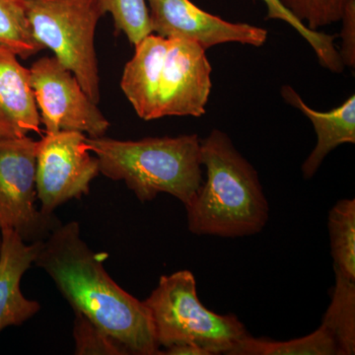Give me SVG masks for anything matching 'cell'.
Wrapping results in <instances>:
<instances>
[{
	"mask_svg": "<svg viewBox=\"0 0 355 355\" xmlns=\"http://www.w3.org/2000/svg\"><path fill=\"white\" fill-rule=\"evenodd\" d=\"M76 221L60 224L40 242L34 263L50 275L74 312L80 313L121 343L128 354L160 352L148 308L123 291L103 266Z\"/></svg>",
	"mask_w": 355,
	"mask_h": 355,
	"instance_id": "1",
	"label": "cell"
},
{
	"mask_svg": "<svg viewBox=\"0 0 355 355\" xmlns=\"http://www.w3.org/2000/svg\"><path fill=\"white\" fill-rule=\"evenodd\" d=\"M205 181L184 205L193 234L239 238L258 234L268 220V202L254 166L227 133L214 128L200 139Z\"/></svg>",
	"mask_w": 355,
	"mask_h": 355,
	"instance_id": "2",
	"label": "cell"
},
{
	"mask_svg": "<svg viewBox=\"0 0 355 355\" xmlns=\"http://www.w3.org/2000/svg\"><path fill=\"white\" fill-rule=\"evenodd\" d=\"M90 153L99 161L100 173L123 181L139 202L168 193L189 205L202 186L200 139L198 135L116 140L86 137Z\"/></svg>",
	"mask_w": 355,
	"mask_h": 355,
	"instance_id": "3",
	"label": "cell"
},
{
	"mask_svg": "<svg viewBox=\"0 0 355 355\" xmlns=\"http://www.w3.org/2000/svg\"><path fill=\"white\" fill-rule=\"evenodd\" d=\"M144 302L150 313L158 345L165 349L189 343L209 355H229L250 336L235 315H219L205 307L190 270L161 277Z\"/></svg>",
	"mask_w": 355,
	"mask_h": 355,
	"instance_id": "4",
	"label": "cell"
},
{
	"mask_svg": "<svg viewBox=\"0 0 355 355\" xmlns=\"http://www.w3.org/2000/svg\"><path fill=\"white\" fill-rule=\"evenodd\" d=\"M20 1L36 41L55 53L98 105L101 95L94 42L98 22L106 14L101 0Z\"/></svg>",
	"mask_w": 355,
	"mask_h": 355,
	"instance_id": "5",
	"label": "cell"
},
{
	"mask_svg": "<svg viewBox=\"0 0 355 355\" xmlns=\"http://www.w3.org/2000/svg\"><path fill=\"white\" fill-rule=\"evenodd\" d=\"M37 150L29 137L0 139V231L10 229L28 244L44 241L62 224L36 207Z\"/></svg>",
	"mask_w": 355,
	"mask_h": 355,
	"instance_id": "6",
	"label": "cell"
},
{
	"mask_svg": "<svg viewBox=\"0 0 355 355\" xmlns=\"http://www.w3.org/2000/svg\"><path fill=\"white\" fill-rule=\"evenodd\" d=\"M29 69L44 133L74 130L90 137L105 135L109 121L57 58H40Z\"/></svg>",
	"mask_w": 355,
	"mask_h": 355,
	"instance_id": "7",
	"label": "cell"
},
{
	"mask_svg": "<svg viewBox=\"0 0 355 355\" xmlns=\"http://www.w3.org/2000/svg\"><path fill=\"white\" fill-rule=\"evenodd\" d=\"M99 173V161L91 155L83 132L46 133L37 150V196L42 211L53 214L60 205L88 195Z\"/></svg>",
	"mask_w": 355,
	"mask_h": 355,
	"instance_id": "8",
	"label": "cell"
},
{
	"mask_svg": "<svg viewBox=\"0 0 355 355\" xmlns=\"http://www.w3.org/2000/svg\"><path fill=\"white\" fill-rule=\"evenodd\" d=\"M168 40L159 79L156 116H202L207 112L212 88V67L207 51L191 40Z\"/></svg>",
	"mask_w": 355,
	"mask_h": 355,
	"instance_id": "9",
	"label": "cell"
},
{
	"mask_svg": "<svg viewBox=\"0 0 355 355\" xmlns=\"http://www.w3.org/2000/svg\"><path fill=\"white\" fill-rule=\"evenodd\" d=\"M153 34L191 40L205 51L227 43L261 46L268 31L258 26L233 23L207 12L191 0H146Z\"/></svg>",
	"mask_w": 355,
	"mask_h": 355,
	"instance_id": "10",
	"label": "cell"
},
{
	"mask_svg": "<svg viewBox=\"0 0 355 355\" xmlns=\"http://www.w3.org/2000/svg\"><path fill=\"white\" fill-rule=\"evenodd\" d=\"M17 58L14 51L0 44V139L43 133L30 69Z\"/></svg>",
	"mask_w": 355,
	"mask_h": 355,
	"instance_id": "11",
	"label": "cell"
},
{
	"mask_svg": "<svg viewBox=\"0 0 355 355\" xmlns=\"http://www.w3.org/2000/svg\"><path fill=\"white\" fill-rule=\"evenodd\" d=\"M1 239L0 331L21 326L41 309L38 301L26 298L20 287L23 275L34 263L40 242L28 244L10 229L1 230Z\"/></svg>",
	"mask_w": 355,
	"mask_h": 355,
	"instance_id": "12",
	"label": "cell"
},
{
	"mask_svg": "<svg viewBox=\"0 0 355 355\" xmlns=\"http://www.w3.org/2000/svg\"><path fill=\"white\" fill-rule=\"evenodd\" d=\"M280 93L287 104L309 119L316 132V146L301 168L303 178L311 179L331 151L342 144H355V95L331 111L319 112L308 106L291 85L282 86Z\"/></svg>",
	"mask_w": 355,
	"mask_h": 355,
	"instance_id": "13",
	"label": "cell"
},
{
	"mask_svg": "<svg viewBox=\"0 0 355 355\" xmlns=\"http://www.w3.org/2000/svg\"><path fill=\"white\" fill-rule=\"evenodd\" d=\"M169 40L147 35L135 44V55L125 64L121 87L135 113L144 121L157 120V95L161 69Z\"/></svg>",
	"mask_w": 355,
	"mask_h": 355,
	"instance_id": "14",
	"label": "cell"
},
{
	"mask_svg": "<svg viewBox=\"0 0 355 355\" xmlns=\"http://www.w3.org/2000/svg\"><path fill=\"white\" fill-rule=\"evenodd\" d=\"M229 355H340L336 338L321 324L316 331L302 338L286 342L256 338L250 335Z\"/></svg>",
	"mask_w": 355,
	"mask_h": 355,
	"instance_id": "15",
	"label": "cell"
},
{
	"mask_svg": "<svg viewBox=\"0 0 355 355\" xmlns=\"http://www.w3.org/2000/svg\"><path fill=\"white\" fill-rule=\"evenodd\" d=\"M335 270L336 286L324 324L336 338L340 355L355 354V280Z\"/></svg>",
	"mask_w": 355,
	"mask_h": 355,
	"instance_id": "16",
	"label": "cell"
},
{
	"mask_svg": "<svg viewBox=\"0 0 355 355\" xmlns=\"http://www.w3.org/2000/svg\"><path fill=\"white\" fill-rule=\"evenodd\" d=\"M334 268L355 280V200H342L329 212Z\"/></svg>",
	"mask_w": 355,
	"mask_h": 355,
	"instance_id": "17",
	"label": "cell"
},
{
	"mask_svg": "<svg viewBox=\"0 0 355 355\" xmlns=\"http://www.w3.org/2000/svg\"><path fill=\"white\" fill-rule=\"evenodd\" d=\"M266 6V19L282 20L291 25L297 31L303 39L307 41L312 50L316 53L318 62L324 69L330 70L333 73H342L345 69L340 53L336 50L335 35L326 34L324 32L314 31L299 21L286 8L280 0H261Z\"/></svg>",
	"mask_w": 355,
	"mask_h": 355,
	"instance_id": "18",
	"label": "cell"
},
{
	"mask_svg": "<svg viewBox=\"0 0 355 355\" xmlns=\"http://www.w3.org/2000/svg\"><path fill=\"white\" fill-rule=\"evenodd\" d=\"M0 44L23 60L44 50L33 36L20 0H0Z\"/></svg>",
	"mask_w": 355,
	"mask_h": 355,
	"instance_id": "19",
	"label": "cell"
},
{
	"mask_svg": "<svg viewBox=\"0 0 355 355\" xmlns=\"http://www.w3.org/2000/svg\"><path fill=\"white\" fill-rule=\"evenodd\" d=\"M101 2L105 12L113 16L116 34H125L133 46L153 33L146 0H101Z\"/></svg>",
	"mask_w": 355,
	"mask_h": 355,
	"instance_id": "20",
	"label": "cell"
},
{
	"mask_svg": "<svg viewBox=\"0 0 355 355\" xmlns=\"http://www.w3.org/2000/svg\"><path fill=\"white\" fill-rule=\"evenodd\" d=\"M299 21L311 30L340 22L349 0H280Z\"/></svg>",
	"mask_w": 355,
	"mask_h": 355,
	"instance_id": "21",
	"label": "cell"
},
{
	"mask_svg": "<svg viewBox=\"0 0 355 355\" xmlns=\"http://www.w3.org/2000/svg\"><path fill=\"white\" fill-rule=\"evenodd\" d=\"M76 354L127 355L128 350L80 313L74 312Z\"/></svg>",
	"mask_w": 355,
	"mask_h": 355,
	"instance_id": "22",
	"label": "cell"
},
{
	"mask_svg": "<svg viewBox=\"0 0 355 355\" xmlns=\"http://www.w3.org/2000/svg\"><path fill=\"white\" fill-rule=\"evenodd\" d=\"M343 23L340 31V60L343 65L354 69L355 67V0H349L345 7V10L340 18Z\"/></svg>",
	"mask_w": 355,
	"mask_h": 355,
	"instance_id": "23",
	"label": "cell"
},
{
	"mask_svg": "<svg viewBox=\"0 0 355 355\" xmlns=\"http://www.w3.org/2000/svg\"><path fill=\"white\" fill-rule=\"evenodd\" d=\"M159 354L169 355H209V352H205L197 345H177L172 347H166L164 352H160Z\"/></svg>",
	"mask_w": 355,
	"mask_h": 355,
	"instance_id": "24",
	"label": "cell"
},
{
	"mask_svg": "<svg viewBox=\"0 0 355 355\" xmlns=\"http://www.w3.org/2000/svg\"><path fill=\"white\" fill-rule=\"evenodd\" d=\"M1 245H2L1 231H0V253H1Z\"/></svg>",
	"mask_w": 355,
	"mask_h": 355,
	"instance_id": "25",
	"label": "cell"
}]
</instances>
